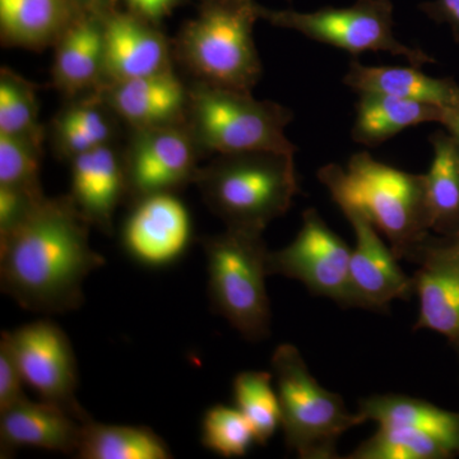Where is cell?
<instances>
[{"label":"cell","instance_id":"obj_33","mask_svg":"<svg viewBox=\"0 0 459 459\" xmlns=\"http://www.w3.org/2000/svg\"><path fill=\"white\" fill-rule=\"evenodd\" d=\"M25 377L9 343L5 332L0 340V411L11 409L27 400L23 385Z\"/></svg>","mask_w":459,"mask_h":459},{"label":"cell","instance_id":"obj_22","mask_svg":"<svg viewBox=\"0 0 459 459\" xmlns=\"http://www.w3.org/2000/svg\"><path fill=\"white\" fill-rule=\"evenodd\" d=\"M119 117L98 92L68 100L51 120L49 133L54 152L69 162L74 157L114 143Z\"/></svg>","mask_w":459,"mask_h":459},{"label":"cell","instance_id":"obj_17","mask_svg":"<svg viewBox=\"0 0 459 459\" xmlns=\"http://www.w3.org/2000/svg\"><path fill=\"white\" fill-rule=\"evenodd\" d=\"M104 17L81 14L54 47L53 84L66 100L98 92L107 84Z\"/></svg>","mask_w":459,"mask_h":459},{"label":"cell","instance_id":"obj_28","mask_svg":"<svg viewBox=\"0 0 459 459\" xmlns=\"http://www.w3.org/2000/svg\"><path fill=\"white\" fill-rule=\"evenodd\" d=\"M0 133L44 144L47 129L39 120L36 86L3 66L0 71Z\"/></svg>","mask_w":459,"mask_h":459},{"label":"cell","instance_id":"obj_27","mask_svg":"<svg viewBox=\"0 0 459 459\" xmlns=\"http://www.w3.org/2000/svg\"><path fill=\"white\" fill-rule=\"evenodd\" d=\"M273 374L249 370L234 379L235 406L246 416L255 433V443L265 446L281 427L279 394L272 386Z\"/></svg>","mask_w":459,"mask_h":459},{"label":"cell","instance_id":"obj_26","mask_svg":"<svg viewBox=\"0 0 459 459\" xmlns=\"http://www.w3.org/2000/svg\"><path fill=\"white\" fill-rule=\"evenodd\" d=\"M77 457L83 459H169L168 444L151 429L84 422Z\"/></svg>","mask_w":459,"mask_h":459},{"label":"cell","instance_id":"obj_24","mask_svg":"<svg viewBox=\"0 0 459 459\" xmlns=\"http://www.w3.org/2000/svg\"><path fill=\"white\" fill-rule=\"evenodd\" d=\"M359 413L377 427L413 429L442 440L459 455V412L406 394H373L359 402Z\"/></svg>","mask_w":459,"mask_h":459},{"label":"cell","instance_id":"obj_6","mask_svg":"<svg viewBox=\"0 0 459 459\" xmlns=\"http://www.w3.org/2000/svg\"><path fill=\"white\" fill-rule=\"evenodd\" d=\"M271 365L287 448L303 459L340 458V437L367 420L350 412L340 394L319 385L294 344H280Z\"/></svg>","mask_w":459,"mask_h":459},{"label":"cell","instance_id":"obj_30","mask_svg":"<svg viewBox=\"0 0 459 459\" xmlns=\"http://www.w3.org/2000/svg\"><path fill=\"white\" fill-rule=\"evenodd\" d=\"M255 442L252 427L237 406L216 404L202 421V444L225 458L243 457Z\"/></svg>","mask_w":459,"mask_h":459},{"label":"cell","instance_id":"obj_23","mask_svg":"<svg viewBox=\"0 0 459 459\" xmlns=\"http://www.w3.org/2000/svg\"><path fill=\"white\" fill-rule=\"evenodd\" d=\"M444 114L446 108L429 102L377 93H359L351 129L352 141L377 147L404 129L422 123L442 124Z\"/></svg>","mask_w":459,"mask_h":459},{"label":"cell","instance_id":"obj_3","mask_svg":"<svg viewBox=\"0 0 459 459\" xmlns=\"http://www.w3.org/2000/svg\"><path fill=\"white\" fill-rule=\"evenodd\" d=\"M195 184L226 229L256 234L285 216L300 193L294 153L277 151L216 155L201 166Z\"/></svg>","mask_w":459,"mask_h":459},{"label":"cell","instance_id":"obj_8","mask_svg":"<svg viewBox=\"0 0 459 459\" xmlns=\"http://www.w3.org/2000/svg\"><path fill=\"white\" fill-rule=\"evenodd\" d=\"M259 18L272 26L292 30L310 40L351 54L389 53L421 68L435 59L427 51L409 47L394 35L391 0H358L350 7H325L314 12L258 7Z\"/></svg>","mask_w":459,"mask_h":459},{"label":"cell","instance_id":"obj_2","mask_svg":"<svg viewBox=\"0 0 459 459\" xmlns=\"http://www.w3.org/2000/svg\"><path fill=\"white\" fill-rule=\"evenodd\" d=\"M318 179L338 207L361 211L388 240L398 261L410 262L433 232L429 222L425 174L377 161L369 152L351 156L346 168L323 166Z\"/></svg>","mask_w":459,"mask_h":459},{"label":"cell","instance_id":"obj_16","mask_svg":"<svg viewBox=\"0 0 459 459\" xmlns=\"http://www.w3.org/2000/svg\"><path fill=\"white\" fill-rule=\"evenodd\" d=\"M115 115L129 128H152L186 123L189 84L174 68L161 74L110 82L98 91Z\"/></svg>","mask_w":459,"mask_h":459},{"label":"cell","instance_id":"obj_5","mask_svg":"<svg viewBox=\"0 0 459 459\" xmlns=\"http://www.w3.org/2000/svg\"><path fill=\"white\" fill-rule=\"evenodd\" d=\"M294 119L291 108L252 92L201 82L189 84L188 126L202 155H225L247 151L296 152L286 137Z\"/></svg>","mask_w":459,"mask_h":459},{"label":"cell","instance_id":"obj_38","mask_svg":"<svg viewBox=\"0 0 459 459\" xmlns=\"http://www.w3.org/2000/svg\"><path fill=\"white\" fill-rule=\"evenodd\" d=\"M440 240L443 241L444 247H446L449 253L453 255V258L458 262L459 264V235H455V237H439ZM455 351L458 352L459 355V347Z\"/></svg>","mask_w":459,"mask_h":459},{"label":"cell","instance_id":"obj_34","mask_svg":"<svg viewBox=\"0 0 459 459\" xmlns=\"http://www.w3.org/2000/svg\"><path fill=\"white\" fill-rule=\"evenodd\" d=\"M184 2L186 0H119V4L124 5V11L152 25L161 26L162 21Z\"/></svg>","mask_w":459,"mask_h":459},{"label":"cell","instance_id":"obj_14","mask_svg":"<svg viewBox=\"0 0 459 459\" xmlns=\"http://www.w3.org/2000/svg\"><path fill=\"white\" fill-rule=\"evenodd\" d=\"M107 83L122 82L174 68L172 40L142 18L115 9L104 17Z\"/></svg>","mask_w":459,"mask_h":459},{"label":"cell","instance_id":"obj_9","mask_svg":"<svg viewBox=\"0 0 459 459\" xmlns=\"http://www.w3.org/2000/svg\"><path fill=\"white\" fill-rule=\"evenodd\" d=\"M351 253V247L329 228L318 211L307 208L292 243L268 252V276L299 281L310 294L331 299L342 307H356L350 280Z\"/></svg>","mask_w":459,"mask_h":459},{"label":"cell","instance_id":"obj_4","mask_svg":"<svg viewBox=\"0 0 459 459\" xmlns=\"http://www.w3.org/2000/svg\"><path fill=\"white\" fill-rule=\"evenodd\" d=\"M255 0H199L172 40L175 62L195 82L252 92L263 68L255 41Z\"/></svg>","mask_w":459,"mask_h":459},{"label":"cell","instance_id":"obj_20","mask_svg":"<svg viewBox=\"0 0 459 459\" xmlns=\"http://www.w3.org/2000/svg\"><path fill=\"white\" fill-rule=\"evenodd\" d=\"M86 12L69 0H0L3 47L42 51L54 48Z\"/></svg>","mask_w":459,"mask_h":459},{"label":"cell","instance_id":"obj_19","mask_svg":"<svg viewBox=\"0 0 459 459\" xmlns=\"http://www.w3.org/2000/svg\"><path fill=\"white\" fill-rule=\"evenodd\" d=\"M80 420L50 402L27 400L0 411L3 451L21 446L77 455L82 425Z\"/></svg>","mask_w":459,"mask_h":459},{"label":"cell","instance_id":"obj_21","mask_svg":"<svg viewBox=\"0 0 459 459\" xmlns=\"http://www.w3.org/2000/svg\"><path fill=\"white\" fill-rule=\"evenodd\" d=\"M344 86L356 93H377L449 108L457 101L459 86L452 78H435L418 66H371L350 63Z\"/></svg>","mask_w":459,"mask_h":459},{"label":"cell","instance_id":"obj_13","mask_svg":"<svg viewBox=\"0 0 459 459\" xmlns=\"http://www.w3.org/2000/svg\"><path fill=\"white\" fill-rule=\"evenodd\" d=\"M192 232L186 204L175 193H161L133 204L123 226V246L141 264L164 267L186 252Z\"/></svg>","mask_w":459,"mask_h":459},{"label":"cell","instance_id":"obj_18","mask_svg":"<svg viewBox=\"0 0 459 459\" xmlns=\"http://www.w3.org/2000/svg\"><path fill=\"white\" fill-rule=\"evenodd\" d=\"M71 197L91 226L110 234L114 212L126 197L123 151L107 144L71 161Z\"/></svg>","mask_w":459,"mask_h":459},{"label":"cell","instance_id":"obj_7","mask_svg":"<svg viewBox=\"0 0 459 459\" xmlns=\"http://www.w3.org/2000/svg\"><path fill=\"white\" fill-rule=\"evenodd\" d=\"M211 304L249 342L270 336L271 304L265 287L263 234L226 229L204 240Z\"/></svg>","mask_w":459,"mask_h":459},{"label":"cell","instance_id":"obj_25","mask_svg":"<svg viewBox=\"0 0 459 459\" xmlns=\"http://www.w3.org/2000/svg\"><path fill=\"white\" fill-rule=\"evenodd\" d=\"M433 160L425 174L430 230L437 237L459 235V144L451 133L430 137Z\"/></svg>","mask_w":459,"mask_h":459},{"label":"cell","instance_id":"obj_1","mask_svg":"<svg viewBox=\"0 0 459 459\" xmlns=\"http://www.w3.org/2000/svg\"><path fill=\"white\" fill-rule=\"evenodd\" d=\"M91 223L71 195L45 198L0 241V285L23 309L59 314L82 305L83 283L105 258L90 244Z\"/></svg>","mask_w":459,"mask_h":459},{"label":"cell","instance_id":"obj_37","mask_svg":"<svg viewBox=\"0 0 459 459\" xmlns=\"http://www.w3.org/2000/svg\"><path fill=\"white\" fill-rule=\"evenodd\" d=\"M442 126L446 131L451 133L459 144V96L457 101L452 107L446 108Z\"/></svg>","mask_w":459,"mask_h":459},{"label":"cell","instance_id":"obj_32","mask_svg":"<svg viewBox=\"0 0 459 459\" xmlns=\"http://www.w3.org/2000/svg\"><path fill=\"white\" fill-rule=\"evenodd\" d=\"M45 198L44 192L0 186V241L13 234Z\"/></svg>","mask_w":459,"mask_h":459},{"label":"cell","instance_id":"obj_31","mask_svg":"<svg viewBox=\"0 0 459 459\" xmlns=\"http://www.w3.org/2000/svg\"><path fill=\"white\" fill-rule=\"evenodd\" d=\"M42 146L30 138L0 133V186L42 193Z\"/></svg>","mask_w":459,"mask_h":459},{"label":"cell","instance_id":"obj_15","mask_svg":"<svg viewBox=\"0 0 459 459\" xmlns=\"http://www.w3.org/2000/svg\"><path fill=\"white\" fill-rule=\"evenodd\" d=\"M411 263L419 265L412 277L419 296V318L413 331L437 332L459 347V264L437 235L419 246Z\"/></svg>","mask_w":459,"mask_h":459},{"label":"cell","instance_id":"obj_29","mask_svg":"<svg viewBox=\"0 0 459 459\" xmlns=\"http://www.w3.org/2000/svg\"><path fill=\"white\" fill-rule=\"evenodd\" d=\"M457 457L442 440L413 429L379 427L347 459H451Z\"/></svg>","mask_w":459,"mask_h":459},{"label":"cell","instance_id":"obj_36","mask_svg":"<svg viewBox=\"0 0 459 459\" xmlns=\"http://www.w3.org/2000/svg\"><path fill=\"white\" fill-rule=\"evenodd\" d=\"M77 5L81 11L87 12V13L100 14V16H107L110 12L117 9L119 0H69Z\"/></svg>","mask_w":459,"mask_h":459},{"label":"cell","instance_id":"obj_35","mask_svg":"<svg viewBox=\"0 0 459 459\" xmlns=\"http://www.w3.org/2000/svg\"><path fill=\"white\" fill-rule=\"evenodd\" d=\"M420 9L435 22L451 27L455 41L459 42V0H430L421 3Z\"/></svg>","mask_w":459,"mask_h":459},{"label":"cell","instance_id":"obj_11","mask_svg":"<svg viewBox=\"0 0 459 459\" xmlns=\"http://www.w3.org/2000/svg\"><path fill=\"white\" fill-rule=\"evenodd\" d=\"M25 377L26 385L42 401L62 407L81 422L90 416L77 400V360L65 331L51 320L42 319L5 332Z\"/></svg>","mask_w":459,"mask_h":459},{"label":"cell","instance_id":"obj_12","mask_svg":"<svg viewBox=\"0 0 459 459\" xmlns=\"http://www.w3.org/2000/svg\"><path fill=\"white\" fill-rule=\"evenodd\" d=\"M355 232L350 261V280L355 307L386 313L394 300L409 301L415 294L413 279L407 276L398 258L380 238V232L361 211L341 208Z\"/></svg>","mask_w":459,"mask_h":459},{"label":"cell","instance_id":"obj_10","mask_svg":"<svg viewBox=\"0 0 459 459\" xmlns=\"http://www.w3.org/2000/svg\"><path fill=\"white\" fill-rule=\"evenodd\" d=\"M201 150L186 123L131 129L123 151L126 197L138 199L177 193L195 183Z\"/></svg>","mask_w":459,"mask_h":459}]
</instances>
